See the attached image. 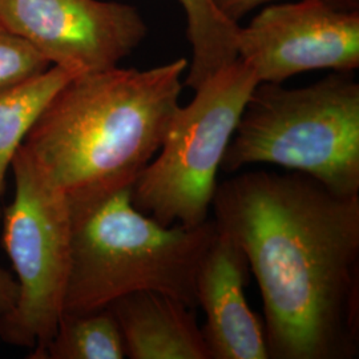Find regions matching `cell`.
<instances>
[{"label": "cell", "mask_w": 359, "mask_h": 359, "mask_svg": "<svg viewBox=\"0 0 359 359\" xmlns=\"http://www.w3.org/2000/svg\"><path fill=\"white\" fill-rule=\"evenodd\" d=\"M0 22L76 75L118 65L148 34L136 7L104 0H0Z\"/></svg>", "instance_id": "ba28073f"}, {"label": "cell", "mask_w": 359, "mask_h": 359, "mask_svg": "<svg viewBox=\"0 0 359 359\" xmlns=\"http://www.w3.org/2000/svg\"><path fill=\"white\" fill-rule=\"evenodd\" d=\"M126 347L108 308L84 314L63 313L39 359H123Z\"/></svg>", "instance_id": "4fadbf2b"}, {"label": "cell", "mask_w": 359, "mask_h": 359, "mask_svg": "<svg viewBox=\"0 0 359 359\" xmlns=\"http://www.w3.org/2000/svg\"><path fill=\"white\" fill-rule=\"evenodd\" d=\"M236 51L258 83L283 84L317 69L353 72L359 67V10L323 0L270 3L238 26Z\"/></svg>", "instance_id": "52a82bcc"}, {"label": "cell", "mask_w": 359, "mask_h": 359, "mask_svg": "<svg viewBox=\"0 0 359 359\" xmlns=\"http://www.w3.org/2000/svg\"><path fill=\"white\" fill-rule=\"evenodd\" d=\"M109 309L130 359H210L194 309L160 292H136L117 298Z\"/></svg>", "instance_id": "30bf717a"}, {"label": "cell", "mask_w": 359, "mask_h": 359, "mask_svg": "<svg viewBox=\"0 0 359 359\" xmlns=\"http://www.w3.org/2000/svg\"><path fill=\"white\" fill-rule=\"evenodd\" d=\"M68 200L71 265L63 313L100 310L145 290L197 308V273L217 233L213 219L164 226L133 205L132 185Z\"/></svg>", "instance_id": "3957f363"}, {"label": "cell", "mask_w": 359, "mask_h": 359, "mask_svg": "<svg viewBox=\"0 0 359 359\" xmlns=\"http://www.w3.org/2000/svg\"><path fill=\"white\" fill-rule=\"evenodd\" d=\"M219 13L233 23H238L248 13L261 6L283 0H213ZM342 10H359V0H323ZM240 25V23H238Z\"/></svg>", "instance_id": "9a60e30c"}, {"label": "cell", "mask_w": 359, "mask_h": 359, "mask_svg": "<svg viewBox=\"0 0 359 359\" xmlns=\"http://www.w3.org/2000/svg\"><path fill=\"white\" fill-rule=\"evenodd\" d=\"M19 297V285L8 270L0 268V321L13 310Z\"/></svg>", "instance_id": "2e32d148"}, {"label": "cell", "mask_w": 359, "mask_h": 359, "mask_svg": "<svg viewBox=\"0 0 359 359\" xmlns=\"http://www.w3.org/2000/svg\"><path fill=\"white\" fill-rule=\"evenodd\" d=\"M50 67L41 53L0 22V90L38 76Z\"/></svg>", "instance_id": "5bb4252c"}, {"label": "cell", "mask_w": 359, "mask_h": 359, "mask_svg": "<svg viewBox=\"0 0 359 359\" xmlns=\"http://www.w3.org/2000/svg\"><path fill=\"white\" fill-rule=\"evenodd\" d=\"M75 76L65 68L51 65L38 76L0 90V221L6 176L15 154L52 97Z\"/></svg>", "instance_id": "8fae6325"}, {"label": "cell", "mask_w": 359, "mask_h": 359, "mask_svg": "<svg viewBox=\"0 0 359 359\" xmlns=\"http://www.w3.org/2000/svg\"><path fill=\"white\" fill-rule=\"evenodd\" d=\"M333 72L299 88L258 83L222 158L224 172L270 164L359 194V84Z\"/></svg>", "instance_id": "277c9868"}, {"label": "cell", "mask_w": 359, "mask_h": 359, "mask_svg": "<svg viewBox=\"0 0 359 359\" xmlns=\"http://www.w3.org/2000/svg\"><path fill=\"white\" fill-rule=\"evenodd\" d=\"M212 210L259 286L269 359L357 358L359 194L253 170L218 184Z\"/></svg>", "instance_id": "6da1fadb"}, {"label": "cell", "mask_w": 359, "mask_h": 359, "mask_svg": "<svg viewBox=\"0 0 359 359\" xmlns=\"http://www.w3.org/2000/svg\"><path fill=\"white\" fill-rule=\"evenodd\" d=\"M188 65L181 57L142 71L116 65L77 75L22 147L68 198L133 185L164 142Z\"/></svg>", "instance_id": "7a4b0ae2"}, {"label": "cell", "mask_w": 359, "mask_h": 359, "mask_svg": "<svg viewBox=\"0 0 359 359\" xmlns=\"http://www.w3.org/2000/svg\"><path fill=\"white\" fill-rule=\"evenodd\" d=\"M249 271L243 249L217 229L196 280V302L205 313L203 334L210 359H269L264 322L245 295Z\"/></svg>", "instance_id": "9c48e42d"}, {"label": "cell", "mask_w": 359, "mask_h": 359, "mask_svg": "<svg viewBox=\"0 0 359 359\" xmlns=\"http://www.w3.org/2000/svg\"><path fill=\"white\" fill-rule=\"evenodd\" d=\"M257 84L255 72L237 59L196 88L132 185L133 205L164 226L206 222L222 158Z\"/></svg>", "instance_id": "5b68a950"}, {"label": "cell", "mask_w": 359, "mask_h": 359, "mask_svg": "<svg viewBox=\"0 0 359 359\" xmlns=\"http://www.w3.org/2000/svg\"><path fill=\"white\" fill-rule=\"evenodd\" d=\"M11 170L15 194L0 222L19 297L0 321V341L29 348V358L39 359L63 314L71 265V206L22 145Z\"/></svg>", "instance_id": "8992f818"}, {"label": "cell", "mask_w": 359, "mask_h": 359, "mask_svg": "<svg viewBox=\"0 0 359 359\" xmlns=\"http://www.w3.org/2000/svg\"><path fill=\"white\" fill-rule=\"evenodd\" d=\"M179 3L187 18V38L192 51L184 86L194 90L222 67L237 60L236 34L240 25L219 13L213 0Z\"/></svg>", "instance_id": "7c38bea8"}]
</instances>
